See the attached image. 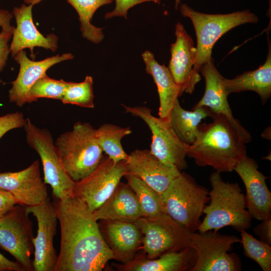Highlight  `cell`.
Segmentation results:
<instances>
[{"label": "cell", "mask_w": 271, "mask_h": 271, "mask_svg": "<svg viewBox=\"0 0 271 271\" xmlns=\"http://www.w3.org/2000/svg\"><path fill=\"white\" fill-rule=\"evenodd\" d=\"M55 206L61 241L54 271L102 270L114 256L87 205L72 196Z\"/></svg>", "instance_id": "1"}, {"label": "cell", "mask_w": 271, "mask_h": 271, "mask_svg": "<svg viewBox=\"0 0 271 271\" xmlns=\"http://www.w3.org/2000/svg\"><path fill=\"white\" fill-rule=\"evenodd\" d=\"M211 122L200 124L187 156L200 167L209 166L219 173L231 172L246 155L250 133L225 115L213 113Z\"/></svg>", "instance_id": "2"}, {"label": "cell", "mask_w": 271, "mask_h": 271, "mask_svg": "<svg viewBox=\"0 0 271 271\" xmlns=\"http://www.w3.org/2000/svg\"><path fill=\"white\" fill-rule=\"evenodd\" d=\"M211 190L210 203L205 206V216L198 228L199 232L218 231L231 226L236 231L251 227L252 217L246 208L245 196L237 183L224 182L220 173L212 172L209 176Z\"/></svg>", "instance_id": "3"}, {"label": "cell", "mask_w": 271, "mask_h": 271, "mask_svg": "<svg viewBox=\"0 0 271 271\" xmlns=\"http://www.w3.org/2000/svg\"><path fill=\"white\" fill-rule=\"evenodd\" d=\"M54 143L66 172L74 182L90 174L103 158L95 129L88 122L75 123L71 130L61 134Z\"/></svg>", "instance_id": "4"}, {"label": "cell", "mask_w": 271, "mask_h": 271, "mask_svg": "<svg viewBox=\"0 0 271 271\" xmlns=\"http://www.w3.org/2000/svg\"><path fill=\"white\" fill-rule=\"evenodd\" d=\"M180 10L184 17L191 20L195 29L197 51L193 71L195 76L200 80L201 67L212 58V49L218 39L238 26L258 21V17L249 10L225 14H208L182 4L180 5Z\"/></svg>", "instance_id": "5"}, {"label": "cell", "mask_w": 271, "mask_h": 271, "mask_svg": "<svg viewBox=\"0 0 271 271\" xmlns=\"http://www.w3.org/2000/svg\"><path fill=\"white\" fill-rule=\"evenodd\" d=\"M165 213L193 233L198 230L206 204L209 192L189 174L182 172L161 194Z\"/></svg>", "instance_id": "6"}, {"label": "cell", "mask_w": 271, "mask_h": 271, "mask_svg": "<svg viewBox=\"0 0 271 271\" xmlns=\"http://www.w3.org/2000/svg\"><path fill=\"white\" fill-rule=\"evenodd\" d=\"M29 146L39 155L43 168L44 181L51 186L58 200L73 196L75 182L66 172L51 133L36 126L27 118L23 127Z\"/></svg>", "instance_id": "7"}, {"label": "cell", "mask_w": 271, "mask_h": 271, "mask_svg": "<svg viewBox=\"0 0 271 271\" xmlns=\"http://www.w3.org/2000/svg\"><path fill=\"white\" fill-rule=\"evenodd\" d=\"M240 239L232 235H223L218 231L191 233L189 246L195 252L196 260L191 271H238L241 270L235 253H229Z\"/></svg>", "instance_id": "8"}, {"label": "cell", "mask_w": 271, "mask_h": 271, "mask_svg": "<svg viewBox=\"0 0 271 271\" xmlns=\"http://www.w3.org/2000/svg\"><path fill=\"white\" fill-rule=\"evenodd\" d=\"M122 105L127 113L141 118L148 126L152 133L150 151L153 155L180 171L188 167L186 158L189 145L177 136L169 118L154 116L151 109L146 106Z\"/></svg>", "instance_id": "9"}, {"label": "cell", "mask_w": 271, "mask_h": 271, "mask_svg": "<svg viewBox=\"0 0 271 271\" xmlns=\"http://www.w3.org/2000/svg\"><path fill=\"white\" fill-rule=\"evenodd\" d=\"M134 223L144 235V248L149 259L189 246L191 233L165 213L153 217H142Z\"/></svg>", "instance_id": "10"}, {"label": "cell", "mask_w": 271, "mask_h": 271, "mask_svg": "<svg viewBox=\"0 0 271 271\" xmlns=\"http://www.w3.org/2000/svg\"><path fill=\"white\" fill-rule=\"evenodd\" d=\"M25 206L16 205L0 218V246L10 253L26 270H33V222Z\"/></svg>", "instance_id": "11"}, {"label": "cell", "mask_w": 271, "mask_h": 271, "mask_svg": "<svg viewBox=\"0 0 271 271\" xmlns=\"http://www.w3.org/2000/svg\"><path fill=\"white\" fill-rule=\"evenodd\" d=\"M126 161L116 164L108 157L85 178L75 182L73 196L83 201L93 212L112 194L126 174Z\"/></svg>", "instance_id": "12"}, {"label": "cell", "mask_w": 271, "mask_h": 271, "mask_svg": "<svg viewBox=\"0 0 271 271\" xmlns=\"http://www.w3.org/2000/svg\"><path fill=\"white\" fill-rule=\"evenodd\" d=\"M25 209L28 214H32L35 217L38 224L37 236L33 238V270L54 271L58 259L53 243L58 219L55 205L48 197L44 202L25 206Z\"/></svg>", "instance_id": "13"}, {"label": "cell", "mask_w": 271, "mask_h": 271, "mask_svg": "<svg viewBox=\"0 0 271 271\" xmlns=\"http://www.w3.org/2000/svg\"><path fill=\"white\" fill-rule=\"evenodd\" d=\"M0 189L11 193L20 205L25 206L39 204L48 197L37 160L23 170L0 173Z\"/></svg>", "instance_id": "14"}, {"label": "cell", "mask_w": 271, "mask_h": 271, "mask_svg": "<svg viewBox=\"0 0 271 271\" xmlns=\"http://www.w3.org/2000/svg\"><path fill=\"white\" fill-rule=\"evenodd\" d=\"M175 35L176 41L171 46V57L168 68L181 92L191 94L200 81L193 71L196 48L192 38L180 22L175 26Z\"/></svg>", "instance_id": "15"}, {"label": "cell", "mask_w": 271, "mask_h": 271, "mask_svg": "<svg viewBox=\"0 0 271 271\" xmlns=\"http://www.w3.org/2000/svg\"><path fill=\"white\" fill-rule=\"evenodd\" d=\"M246 189V208L252 218L258 220L271 217V192L266 177L258 170L257 162L246 155L234 169Z\"/></svg>", "instance_id": "16"}, {"label": "cell", "mask_w": 271, "mask_h": 271, "mask_svg": "<svg viewBox=\"0 0 271 271\" xmlns=\"http://www.w3.org/2000/svg\"><path fill=\"white\" fill-rule=\"evenodd\" d=\"M14 57L20 65V70L17 77L11 83L12 87L9 91V98L11 102L22 107L27 103L33 102L29 95L30 88L46 74L48 69L63 61L72 59L74 56L67 53L36 61L30 60L25 51L22 50Z\"/></svg>", "instance_id": "17"}, {"label": "cell", "mask_w": 271, "mask_h": 271, "mask_svg": "<svg viewBox=\"0 0 271 271\" xmlns=\"http://www.w3.org/2000/svg\"><path fill=\"white\" fill-rule=\"evenodd\" d=\"M126 174L135 176L161 194L181 173L176 166L165 163L150 150H135L125 161Z\"/></svg>", "instance_id": "18"}, {"label": "cell", "mask_w": 271, "mask_h": 271, "mask_svg": "<svg viewBox=\"0 0 271 271\" xmlns=\"http://www.w3.org/2000/svg\"><path fill=\"white\" fill-rule=\"evenodd\" d=\"M33 6L22 5L20 7H15L13 11L17 24L10 45V53L13 57L26 48L29 49L31 55L34 56L35 47L49 49L53 52L58 48V38L56 35L51 34L45 37L36 28L33 21Z\"/></svg>", "instance_id": "19"}, {"label": "cell", "mask_w": 271, "mask_h": 271, "mask_svg": "<svg viewBox=\"0 0 271 271\" xmlns=\"http://www.w3.org/2000/svg\"><path fill=\"white\" fill-rule=\"evenodd\" d=\"M92 213L96 221L134 223L143 217L134 193L127 184L120 182L111 196Z\"/></svg>", "instance_id": "20"}, {"label": "cell", "mask_w": 271, "mask_h": 271, "mask_svg": "<svg viewBox=\"0 0 271 271\" xmlns=\"http://www.w3.org/2000/svg\"><path fill=\"white\" fill-rule=\"evenodd\" d=\"M200 72L205 80V92L194 108L207 107L213 113L224 115L235 124L241 125L232 114L224 84V77L215 67L213 58L201 66Z\"/></svg>", "instance_id": "21"}, {"label": "cell", "mask_w": 271, "mask_h": 271, "mask_svg": "<svg viewBox=\"0 0 271 271\" xmlns=\"http://www.w3.org/2000/svg\"><path fill=\"white\" fill-rule=\"evenodd\" d=\"M104 231L114 259L124 264L130 262L141 241L142 233L137 225L133 222L108 220Z\"/></svg>", "instance_id": "22"}, {"label": "cell", "mask_w": 271, "mask_h": 271, "mask_svg": "<svg viewBox=\"0 0 271 271\" xmlns=\"http://www.w3.org/2000/svg\"><path fill=\"white\" fill-rule=\"evenodd\" d=\"M146 65V71L153 78L159 97L158 115L163 118H169L171 110L178 97L182 95L168 68L164 64H160L153 53L147 50L142 54Z\"/></svg>", "instance_id": "23"}, {"label": "cell", "mask_w": 271, "mask_h": 271, "mask_svg": "<svg viewBox=\"0 0 271 271\" xmlns=\"http://www.w3.org/2000/svg\"><path fill=\"white\" fill-rule=\"evenodd\" d=\"M195 260V250L189 246L180 251L164 253L153 259L139 256L127 264L119 265L117 268L124 271L190 270Z\"/></svg>", "instance_id": "24"}, {"label": "cell", "mask_w": 271, "mask_h": 271, "mask_svg": "<svg viewBox=\"0 0 271 271\" xmlns=\"http://www.w3.org/2000/svg\"><path fill=\"white\" fill-rule=\"evenodd\" d=\"M268 53L263 64L258 69L244 72L233 79L224 78L227 93L252 91L260 96L265 103L271 96V45L267 36Z\"/></svg>", "instance_id": "25"}, {"label": "cell", "mask_w": 271, "mask_h": 271, "mask_svg": "<svg viewBox=\"0 0 271 271\" xmlns=\"http://www.w3.org/2000/svg\"><path fill=\"white\" fill-rule=\"evenodd\" d=\"M213 113L207 107L193 108L189 111L184 109L178 99L169 116L171 125L177 136L185 143L191 145L198 133V126L201 121Z\"/></svg>", "instance_id": "26"}, {"label": "cell", "mask_w": 271, "mask_h": 271, "mask_svg": "<svg viewBox=\"0 0 271 271\" xmlns=\"http://www.w3.org/2000/svg\"><path fill=\"white\" fill-rule=\"evenodd\" d=\"M132 132L129 126L121 127L111 123H103L95 129L98 144L114 164L126 161L128 155L124 151L121 140Z\"/></svg>", "instance_id": "27"}, {"label": "cell", "mask_w": 271, "mask_h": 271, "mask_svg": "<svg viewBox=\"0 0 271 271\" xmlns=\"http://www.w3.org/2000/svg\"><path fill=\"white\" fill-rule=\"evenodd\" d=\"M67 2L78 15L82 37L92 43H100L104 39L102 29L94 26L91 21L99 8L111 3L113 0H67Z\"/></svg>", "instance_id": "28"}, {"label": "cell", "mask_w": 271, "mask_h": 271, "mask_svg": "<svg viewBox=\"0 0 271 271\" xmlns=\"http://www.w3.org/2000/svg\"><path fill=\"white\" fill-rule=\"evenodd\" d=\"M124 177L137 198L143 217H153L165 213L160 194L135 176L126 174Z\"/></svg>", "instance_id": "29"}, {"label": "cell", "mask_w": 271, "mask_h": 271, "mask_svg": "<svg viewBox=\"0 0 271 271\" xmlns=\"http://www.w3.org/2000/svg\"><path fill=\"white\" fill-rule=\"evenodd\" d=\"M93 79L86 76L81 82H68L63 96V104H70L88 108L94 107Z\"/></svg>", "instance_id": "30"}, {"label": "cell", "mask_w": 271, "mask_h": 271, "mask_svg": "<svg viewBox=\"0 0 271 271\" xmlns=\"http://www.w3.org/2000/svg\"><path fill=\"white\" fill-rule=\"evenodd\" d=\"M240 232L244 255L255 261L263 271H270V245L256 239L245 230Z\"/></svg>", "instance_id": "31"}, {"label": "cell", "mask_w": 271, "mask_h": 271, "mask_svg": "<svg viewBox=\"0 0 271 271\" xmlns=\"http://www.w3.org/2000/svg\"><path fill=\"white\" fill-rule=\"evenodd\" d=\"M68 82L63 79L56 80L46 74L39 79L31 87L29 95L33 102L38 98H46L61 100Z\"/></svg>", "instance_id": "32"}, {"label": "cell", "mask_w": 271, "mask_h": 271, "mask_svg": "<svg viewBox=\"0 0 271 271\" xmlns=\"http://www.w3.org/2000/svg\"><path fill=\"white\" fill-rule=\"evenodd\" d=\"M25 120L23 113L19 111L0 116V139L9 131L23 127Z\"/></svg>", "instance_id": "33"}, {"label": "cell", "mask_w": 271, "mask_h": 271, "mask_svg": "<svg viewBox=\"0 0 271 271\" xmlns=\"http://www.w3.org/2000/svg\"><path fill=\"white\" fill-rule=\"evenodd\" d=\"M147 2L160 4V0H115V8L113 11L106 13L104 17L106 19L114 17H122L126 19L129 9L138 4Z\"/></svg>", "instance_id": "34"}, {"label": "cell", "mask_w": 271, "mask_h": 271, "mask_svg": "<svg viewBox=\"0 0 271 271\" xmlns=\"http://www.w3.org/2000/svg\"><path fill=\"white\" fill-rule=\"evenodd\" d=\"M14 27L2 28L0 32V71H2L5 66L10 53L9 42L12 38ZM3 81L0 78V84Z\"/></svg>", "instance_id": "35"}, {"label": "cell", "mask_w": 271, "mask_h": 271, "mask_svg": "<svg viewBox=\"0 0 271 271\" xmlns=\"http://www.w3.org/2000/svg\"><path fill=\"white\" fill-rule=\"evenodd\" d=\"M261 222L253 228L255 235L259 237L260 240L271 245V217L261 220Z\"/></svg>", "instance_id": "36"}, {"label": "cell", "mask_w": 271, "mask_h": 271, "mask_svg": "<svg viewBox=\"0 0 271 271\" xmlns=\"http://www.w3.org/2000/svg\"><path fill=\"white\" fill-rule=\"evenodd\" d=\"M17 204H19V202L11 193L0 189V218Z\"/></svg>", "instance_id": "37"}, {"label": "cell", "mask_w": 271, "mask_h": 271, "mask_svg": "<svg viewBox=\"0 0 271 271\" xmlns=\"http://www.w3.org/2000/svg\"><path fill=\"white\" fill-rule=\"evenodd\" d=\"M0 271H26L18 262L9 260L0 253Z\"/></svg>", "instance_id": "38"}, {"label": "cell", "mask_w": 271, "mask_h": 271, "mask_svg": "<svg viewBox=\"0 0 271 271\" xmlns=\"http://www.w3.org/2000/svg\"><path fill=\"white\" fill-rule=\"evenodd\" d=\"M13 17V14L8 11L0 10V27L7 28L12 26L11 25V21Z\"/></svg>", "instance_id": "39"}, {"label": "cell", "mask_w": 271, "mask_h": 271, "mask_svg": "<svg viewBox=\"0 0 271 271\" xmlns=\"http://www.w3.org/2000/svg\"><path fill=\"white\" fill-rule=\"evenodd\" d=\"M24 3L28 5L34 6L35 4L39 3L42 0H23Z\"/></svg>", "instance_id": "40"}, {"label": "cell", "mask_w": 271, "mask_h": 271, "mask_svg": "<svg viewBox=\"0 0 271 271\" xmlns=\"http://www.w3.org/2000/svg\"><path fill=\"white\" fill-rule=\"evenodd\" d=\"M181 5V0H175V8L176 10H178V7Z\"/></svg>", "instance_id": "41"}]
</instances>
